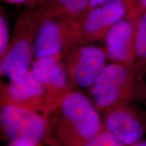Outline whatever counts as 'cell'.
Returning a JSON list of instances; mask_svg holds the SVG:
<instances>
[{
	"label": "cell",
	"mask_w": 146,
	"mask_h": 146,
	"mask_svg": "<svg viewBox=\"0 0 146 146\" xmlns=\"http://www.w3.org/2000/svg\"><path fill=\"white\" fill-rule=\"evenodd\" d=\"M137 13L129 12L111 28L105 36L108 60L131 67L135 60V21Z\"/></svg>",
	"instance_id": "cell-11"
},
{
	"label": "cell",
	"mask_w": 146,
	"mask_h": 146,
	"mask_svg": "<svg viewBox=\"0 0 146 146\" xmlns=\"http://www.w3.org/2000/svg\"><path fill=\"white\" fill-rule=\"evenodd\" d=\"M132 68L143 76L146 70V12L137 14L135 21V60Z\"/></svg>",
	"instance_id": "cell-12"
},
{
	"label": "cell",
	"mask_w": 146,
	"mask_h": 146,
	"mask_svg": "<svg viewBox=\"0 0 146 146\" xmlns=\"http://www.w3.org/2000/svg\"><path fill=\"white\" fill-rule=\"evenodd\" d=\"M135 10L137 14L146 12V0H137Z\"/></svg>",
	"instance_id": "cell-18"
},
{
	"label": "cell",
	"mask_w": 146,
	"mask_h": 146,
	"mask_svg": "<svg viewBox=\"0 0 146 146\" xmlns=\"http://www.w3.org/2000/svg\"><path fill=\"white\" fill-rule=\"evenodd\" d=\"M8 14L3 6L0 12V58L4 56L10 41Z\"/></svg>",
	"instance_id": "cell-15"
},
{
	"label": "cell",
	"mask_w": 146,
	"mask_h": 146,
	"mask_svg": "<svg viewBox=\"0 0 146 146\" xmlns=\"http://www.w3.org/2000/svg\"><path fill=\"white\" fill-rule=\"evenodd\" d=\"M103 125L127 146L143 139L146 135V110L134 102H127L104 111Z\"/></svg>",
	"instance_id": "cell-7"
},
{
	"label": "cell",
	"mask_w": 146,
	"mask_h": 146,
	"mask_svg": "<svg viewBox=\"0 0 146 146\" xmlns=\"http://www.w3.org/2000/svg\"><path fill=\"white\" fill-rule=\"evenodd\" d=\"M5 2L19 5H25L27 8H35L50 2V0H3Z\"/></svg>",
	"instance_id": "cell-16"
},
{
	"label": "cell",
	"mask_w": 146,
	"mask_h": 146,
	"mask_svg": "<svg viewBox=\"0 0 146 146\" xmlns=\"http://www.w3.org/2000/svg\"><path fill=\"white\" fill-rule=\"evenodd\" d=\"M100 113L114 106L144 101L143 77L132 67L112 62L105 66L91 89Z\"/></svg>",
	"instance_id": "cell-3"
},
{
	"label": "cell",
	"mask_w": 146,
	"mask_h": 146,
	"mask_svg": "<svg viewBox=\"0 0 146 146\" xmlns=\"http://www.w3.org/2000/svg\"><path fill=\"white\" fill-rule=\"evenodd\" d=\"M129 11L123 1H109L91 9L78 23L74 43L89 44L104 39L111 28Z\"/></svg>",
	"instance_id": "cell-8"
},
{
	"label": "cell",
	"mask_w": 146,
	"mask_h": 146,
	"mask_svg": "<svg viewBox=\"0 0 146 146\" xmlns=\"http://www.w3.org/2000/svg\"><path fill=\"white\" fill-rule=\"evenodd\" d=\"M143 89H144V103L146 104V70L143 75Z\"/></svg>",
	"instance_id": "cell-19"
},
{
	"label": "cell",
	"mask_w": 146,
	"mask_h": 146,
	"mask_svg": "<svg viewBox=\"0 0 146 146\" xmlns=\"http://www.w3.org/2000/svg\"><path fill=\"white\" fill-rule=\"evenodd\" d=\"M83 146H127L104 127L96 135L87 141Z\"/></svg>",
	"instance_id": "cell-14"
},
{
	"label": "cell",
	"mask_w": 146,
	"mask_h": 146,
	"mask_svg": "<svg viewBox=\"0 0 146 146\" xmlns=\"http://www.w3.org/2000/svg\"><path fill=\"white\" fill-rule=\"evenodd\" d=\"M50 10V0L49 3L35 8H27L18 16L6 52L0 58L1 76L16 79L31 69L36 35Z\"/></svg>",
	"instance_id": "cell-2"
},
{
	"label": "cell",
	"mask_w": 146,
	"mask_h": 146,
	"mask_svg": "<svg viewBox=\"0 0 146 146\" xmlns=\"http://www.w3.org/2000/svg\"><path fill=\"white\" fill-rule=\"evenodd\" d=\"M77 25L78 22L54 13L51 8L36 35L34 59L57 56L62 58L66 51L74 43Z\"/></svg>",
	"instance_id": "cell-6"
},
{
	"label": "cell",
	"mask_w": 146,
	"mask_h": 146,
	"mask_svg": "<svg viewBox=\"0 0 146 146\" xmlns=\"http://www.w3.org/2000/svg\"><path fill=\"white\" fill-rule=\"evenodd\" d=\"M105 49L84 43H74L62 58L73 88L91 89L106 66Z\"/></svg>",
	"instance_id": "cell-5"
},
{
	"label": "cell",
	"mask_w": 146,
	"mask_h": 146,
	"mask_svg": "<svg viewBox=\"0 0 146 146\" xmlns=\"http://www.w3.org/2000/svg\"><path fill=\"white\" fill-rule=\"evenodd\" d=\"M8 146H16V145H14V144H12V143H10V144H9ZM36 146H41V143H39V145H36Z\"/></svg>",
	"instance_id": "cell-21"
},
{
	"label": "cell",
	"mask_w": 146,
	"mask_h": 146,
	"mask_svg": "<svg viewBox=\"0 0 146 146\" xmlns=\"http://www.w3.org/2000/svg\"><path fill=\"white\" fill-rule=\"evenodd\" d=\"M103 127L94 102L74 89L47 118L43 141L51 146H83Z\"/></svg>",
	"instance_id": "cell-1"
},
{
	"label": "cell",
	"mask_w": 146,
	"mask_h": 146,
	"mask_svg": "<svg viewBox=\"0 0 146 146\" xmlns=\"http://www.w3.org/2000/svg\"><path fill=\"white\" fill-rule=\"evenodd\" d=\"M47 119L34 111L14 104H1L0 125L3 135L16 146H36L45 137Z\"/></svg>",
	"instance_id": "cell-4"
},
{
	"label": "cell",
	"mask_w": 146,
	"mask_h": 146,
	"mask_svg": "<svg viewBox=\"0 0 146 146\" xmlns=\"http://www.w3.org/2000/svg\"><path fill=\"white\" fill-rule=\"evenodd\" d=\"M91 0H50L52 12L79 22L85 15Z\"/></svg>",
	"instance_id": "cell-13"
},
{
	"label": "cell",
	"mask_w": 146,
	"mask_h": 146,
	"mask_svg": "<svg viewBox=\"0 0 146 146\" xmlns=\"http://www.w3.org/2000/svg\"><path fill=\"white\" fill-rule=\"evenodd\" d=\"M125 1V2L127 4L128 6H129V10H130L129 12H132V11L135 10L136 4H137V0H91L90 3H89V5L88 8H87L86 12H85V14H86L87 12H88L89 10H91V9L96 8L97 6H99V5L104 4V3H106L107 2H109V1Z\"/></svg>",
	"instance_id": "cell-17"
},
{
	"label": "cell",
	"mask_w": 146,
	"mask_h": 146,
	"mask_svg": "<svg viewBox=\"0 0 146 146\" xmlns=\"http://www.w3.org/2000/svg\"><path fill=\"white\" fill-rule=\"evenodd\" d=\"M0 104L25 108L47 119L51 114L44 89L31 70L21 78L1 82Z\"/></svg>",
	"instance_id": "cell-9"
},
{
	"label": "cell",
	"mask_w": 146,
	"mask_h": 146,
	"mask_svg": "<svg viewBox=\"0 0 146 146\" xmlns=\"http://www.w3.org/2000/svg\"><path fill=\"white\" fill-rule=\"evenodd\" d=\"M31 70L44 89L52 113L74 90L68 72L62 62V56L33 59Z\"/></svg>",
	"instance_id": "cell-10"
},
{
	"label": "cell",
	"mask_w": 146,
	"mask_h": 146,
	"mask_svg": "<svg viewBox=\"0 0 146 146\" xmlns=\"http://www.w3.org/2000/svg\"><path fill=\"white\" fill-rule=\"evenodd\" d=\"M131 146H146V139H141Z\"/></svg>",
	"instance_id": "cell-20"
}]
</instances>
